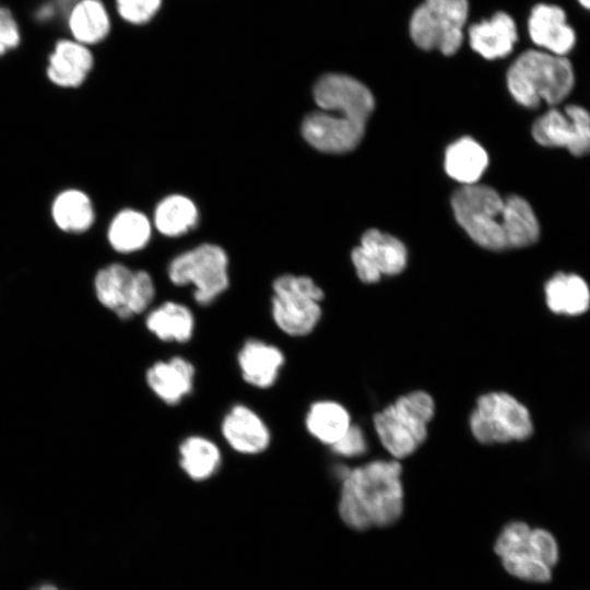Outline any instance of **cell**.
Returning a JSON list of instances; mask_svg holds the SVG:
<instances>
[{"label":"cell","mask_w":590,"mask_h":590,"mask_svg":"<svg viewBox=\"0 0 590 590\" xmlns=\"http://www.w3.org/2000/svg\"><path fill=\"white\" fill-rule=\"evenodd\" d=\"M402 467L377 459L349 469L341 479L339 515L355 530L394 523L403 511Z\"/></svg>","instance_id":"obj_2"},{"label":"cell","mask_w":590,"mask_h":590,"mask_svg":"<svg viewBox=\"0 0 590 590\" xmlns=\"http://www.w3.org/2000/svg\"><path fill=\"white\" fill-rule=\"evenodd\" d=\"M505 199L485 185L462 186L451 197L457 222L479 246L507 250L504 220Z\"/></svg>","instance_id":"obj_5"},{"label":"cell","mask_w":590,"mask_h":590,"mask_svg":"<svg viewBox=\"0 0 590 590\" xmlns=\"http://www.w3.org/2000/svg\"><path fill=\"white\" fill-rule=\"evenodd\" d=\"M145 326L164 342L186 343L192 338L194 317L184 304L165 302L149 312Z\"/></svg>","instance_id":"obj_24"},{"label":"cell","mask_w":590,"mask_h":590,"mask_svg":"<svg viewBox=\"0 0 590 590\" xmlns=\"http://www.w3.org/2000/svg\"><path fill=\"white\" fill-rule=\"evenodd\" d=\"M119 16L131 24L149 22L161 7L162 0H115Z\"/></svg>","instance_id":"obj_31"},{"label":"cell","mask_w":590,"mask_h":590,"mask_svg":"<svg viewBox=\"0 0 590 590\" xmlns=\"http://www.w3.org/2000/svg\"><path fill=\"white\" fill-rule=\"evenodd\" d=\"M534 141L545 148H560L575 157L590 154V111L578 104L563 110L551 107L531 127Z\"/></svg>","instance_id":"obj_11"},{"label":"cell","mask_w":590,"mask_h":590,"mask_svg":"<svg viewBox=\"0 0 590 590\" xmlns=\"http://www.w3.org/2000/svg\"><path fill=\"white\" fill-rule=\"evenodd\" d=\"M22 43V28L14 12L0 4V58L16 50Z\"/></svg>","instance_id":"obj_30"},{"label":"cell","mask_w":590,"mask_h":590,"mask_svg":"<svg viewBox=\"0 0 590 590\" xmlns=\"http://www.w3.org/2000/svg\"><path fill=\"white\" fill-rule=\"evenodd\" d=\"M34 590H59V589L52 585L47 583V585H42L35 588Z\"/></svg>","instance_id":"obj_36"},{"label":"cell","mask_w":590,"mask_h":590,"mask_svg":"<svg viewBox=\"0 0 590 590\" xmlns=\"http://www.w3.org/2000/svg\"><path fill=\"white\" fill-rule=\"evenodd\" d=\"M330 447L338 456L353 458L367 451V440L363 429L356 424H351L341 438Z\"/></svg>","instance_id":"obj_32"},{"label":"cell","mask_w":590,"mask_h":590,"mask_svg":"<svg viewBox=\"0 0 590 590\" xmlns=\"http://www.w3.org/2000/svg\"><path fill=\"white\" fill-rule=\"evenodd\" d=\"M193 365L181 356L154 363L145 374L153 393L168 405H177L191 393L194 380Z\"/></svg>","instance_id":"obj_17"},{"label":"cell","mask_w":590,"mask_h":590,"mask_svg":"<svg viewBox=\"0 0 590 590\" xmlns=\"http://www.w3.org/2000/svg\"><path fill=\"white\" fill-rule=\"evenodd\" d=\"M305 424L312 437L324 445L332 446L352 423L349 411L342 404L322 400L310 405Z\"/></svg>","instance_id":"obj_27"},{"label":"cell","mask_w":590,"mask_h":590,"mask_svg":"<svg viewBox=\"0 0 590 590\" xmlns=\"http://www.w3.org/2000/svg\"><path fill=\"white\" fill-rule=\"evenodd\" d=\"M243 379L259 389L273 386L284 364L282 351L257 339L247 340L237 354Z\"/></svg>","instance_id":"obj_18"},{"label":"cell","mask_w":590,"mask_h":590,"mask_svg":"<svg viewBox=\"0 0 590 590\" xmlns=\"http://www.w3.org/2000/svg\"><path fill=\"white\" fill-rule=\"evenodd\" d=\"M488 165L484 148L470 137L451 143L445 153V170L452 179L470 186L477 184Z\"/></svg>","instance_id":"obj_23"},{"label":"cell","mask_w":590,"mask_h":590,"mask_svg":"<svg viewBox=\"0 0 590 590\" xmlns=\"http://www.w3.org/2000/svg\"><path fill=\"white\" fill-rule=\"evenodd\" d=\"M94 291L99 304L120 319L145 311L155 295L153 280L146 271H133L121 263L99 269L94 278Z\"/></svg>","instance_id":"obj_10"},{"label":"cell","mask_w":590,"mask_h":590,"mask_svg":"<svg viewBox=\"0 0 590 590\" xmlns=\"http://www.w3.org/2000/svg\"><path fill=\"white\" fill-rule=\"evenodd\" d=\"M50 216L59 231L81 234L94 224L95 210L86 192L79 188H66L55 196L50 204Z\"/></svg>","instance_id":"obj_22"},{"label":"cell","mask_w":590,"mask_h":590,"mask_svg":"<svg viewBox=\"0 0 590 590\" xmlns=\"http://www.w3.org/2000/svg\"><path fill=\"white\" fill-rule=\"evenodd\" d=\"M495 553L500 557L533 560L553 568L559 557L555 538L545 529H532L523 521L508 523L499 533L494 544Z\"/></svg>","instance_id":"obj_13"},{"label":"cell","mask_w":590,"mask_h":590,"mask_svg":"<svg viewBox=\"0 0 590 590\" xmlns=\"http://www.w3.org/2000/svg\"><path fill=\"white\" fill-rule=\"evenodd\" d=\"M63 22L68 36L87 47L103 42L110 32V17L102 0H78Z\"/></svg>","instance_id":"obj_21"},{"label":"cell","mask_w":590,"mask_h":590,"mask_svg":"<svg viewBox=\"0 0 590 590\" xmlns=\"http://www.w3.org/2000/svg\"><path fill=\"white\" fill-rule=\"evenodd\" d=\"M469 427L475 440L483 445L522 441L533 434L528 408L505 391L480 396L470 414Z\"/></svg>","instance_id":"obj_6"},{"label":"cell","mask_w":590,"mask_h":590,"mask_svg":"<svg viewBox=\"0 0 590 590\" xmlns=\"http://www.w3.org/2000/svg\"><path fill=\"white\" fill-rule=\"evenodd\" d=\"M221 432L232 449L244 455L264 451L271 435L263 420L250 408L236 404L224 415Z\"/></svg>","instance_id":"obj_16"},{"label":"cell","mask_w":590,"mask_h":590,"mask_svg":"<svg viewBox=\"0 0 590 590\" xmlns=\"http://www.w3.org/2000/svg\"><path fill=\"white\" fill-rule=\"evenodd\" d=\"M150 220L141 212L125 209L111 220L107 239L111 248L121 253L142 249L151 237Z\"/></svg>","instance_id":"obj_26"},{"label":"cell","mask_w":590,"mask_h":590,"mask_svg":"<svg viewBox=\"0 0 590 590\" xmlns=\"http://www.w3.org/2000/svg\"><path fill=\"white\" fill-rule=\"evenodd\" d=\"M198 222V209L186 196L172 194L164 198L155 208L154 225L168 237L187 233Z\"/></svg>","instance_id":"obj_29"},{"label":"cell","mask_w":590,"mask_h":590,"mask_svg":"<svg viewBox=\"0 0 590 590\" xmlns=\"http://www.w3.org/2000/svg\"><path fill=\"white\" fill-rule=\"evenodd\" d=\"M33 15L34 20L42 24L51 23L61 17L58 10L48 0L39 2L35 7Z\"/></svg>","instance_id":"obj_33"},{"label":"cell","mask_w":590,"mask_h":590,"mask_svg":"<svg viewBox=\"0 0 590 590\" xmlns=\"http://www.w3.org/2000/svg\"><path fill=\"white\" fill-rule=\"evenodd\" d=\"M94 66L90 47L67 37L58 38L48 54L45 74L48 81L60 88L80 87Z\"/></svg>","instance_id":"obj_15"},{"label":"cell","mask_w":590,"mask_h":590,"mask_svg":"<svg viewBox=\"0 0 590 590\" xmlns=\"http://www.w3.org/2000/svg\"><path fill=\"white\" fill-rule=\"evenodd\" d=\"M507 87L522 107L538 108L542 103L555 107L573 92L576 73L568 57L533 48L521 52L507 70Z\"/></svg>","instance_id":"obj_3"},{"label":"cell","mask_w":590,"mask_h":590,"mask_svg":"<svg viewBox=\"0 0 590 590\" xmlns=\"http://www.w3.org/2000/svg\"><path fill=\"white\" fill-rule=\"evenodd\" d=\"M517 40V24L506 12H497L489 20L473 24L469 28L472 49L485 59L494 60L508 56Z\"/></svg>","instance_id":"obj_19"},{"label":"cell","mask_w":590,"mask_h":590,"mask_svg":"<svg viewBox=\"0 0 590 590\" xmlns=\"http://www.w3.org/2000/svg\"><path fill=\"white\" fill-rule=\"evenodd\" d=\"M545 303L556 315L579 316L590 307V288L577 273L558 271L544 284Z\"/></svg>","instance_id":"obj_20"},{"label":"cell","mask_w":590,"mask_h":590,"mask_svg":"<svg viewBox=\"0 0 590 590\" xmlns=\"http://www.w3.org/2000/svg\"><path fill=\"white\" fill-rule=\"evenodd\" d=\"M228 258L214 244H202L175 257L168 266V278L178 286L192 284L193 298L202 306L213 303L228 287Z\"/></svg>","instance_id":"obj_9"},{"label":"cell","mask_w":590,"mask_h":590,"mask_svg":"<svg viewBox=\"0 0 590 590\" xmlns=\"http://www.w3.org/2000/svg\"><path fill=\"white\" fill-rule=\"evenodd\" d=\"M435 414V401L424 390L399 397L373 416L380 444L393 459L414 453L427 438V426Z\"/></svg>","instance_id":"obj_4"},{"label":"cell","mask_w":590,"mask_h":590,"mask_svg":"<svg viewBox=\"0 0 590 590\" xmlns=\"http://www.w3.org/2000/svg\"><path fill=\"white\" fill-rule=\"evenodd\" d=\"M60 13L62 20L69 9L78 1V0H48Z\"/></svg>","instance_id":"obj_34"},{"label":"cell","mask_w":590,"mask_h":590,"mask_svg":"<svg viewBox=\"0 0 590 590\" xmlns=\"http://www.w3.org/2000/svg\"><path fill=\"white\" fill-rule=\"evenodd\" d=\"M577 2L582 9L590 12V0H577Z\"/></svg>","instance_id":"obj_35"},{"label":"cell","mask_w":590,"mask_h":590,"mask_svg":"<svg viewBox=\"0 0 590 590\" xmlns=\"http://www.w3.org/2000/svg\"><path fill=\"white\" fill-rule=\"evenodd\" d=\"M468 12V0H425L412 14L410 35L417 47L451 56L462 44Z\"/></svg>","instance_id":"obj_8"},{"label":"cell","mask_w":590,"mask_h":590,"mask_svg":"<svg viewBox=\"0 0 590 590\" xmlns=\"http://www.w3.org/2000/svg\"><path fill=\"white\" fill-rule=\"evenodd\" d=\"M527 28L538 49L556 56L567 57L577 43L576 31L570 25L566 11L557 4H535L528 16Z\"/></svg>","instance_id":"obj_14"},{"label":"cell","mask_w":590,"mask_h":590,"mask_svg":"<svg viewBox=\"0 0 590 590\" xmlns=\"http://www.w3.org/2000/svg\"><path fill=\"white\" fill-rule=\"evenodd\" d=\"M504 220L508 249L529 247L539 240L540 222L524 198L518 194L505 198Z\"/></svg>","instance_id":"obj_25"},{"label":"cell","mask_w":590,"mask_h":590,"mask_svg":"<svg viewBox=\"0 0 590 590\" xmlns=\"http://www.w3.org/2000/svg\"><path fill=\"white\" fill-rule=\"evenodd\" d=\"M351 259L357 278L373 284L382 275L401 273L406 267L408 251L397 237L371 228L363 234L361 245L352 250Z\"/></svg>","instance_id":"obj_12"},{"label":"cell","mask_w":590,"mask_h":590,"mask_svg":"<svg viewBox=\"0 0 590 590\" xmlns=\"http://www.w3.org/2000/svg\"><path fill=\"white\" fill-rule=\"evenodd\" d=\"M179 464L193 481H204L213 476L222 461L219 447L202 436H190L179 446Z\"/></svg>","instance_id":"obj_28"},{"label":"cell","mask_w":590,"mask_h":590,"mask_svg":"<svg viewBox=\"0 0 590 590\" xmlns=\"http://www.w3.org/2000/svg\"><path fill=\"white\" fill-rule=\"evenodd\" d=\"M271 314L276 327L291 337H305L321 319L323 291L306 275L283 274L272 284Z\"/></svg>","instance_id":"obj_7"},{"label":"cell","mask_w":590,"mask_h":590,"mask_svg":"<svg viewBox=\"0 0 590 590\" xmlns=\"http://www.w3.org/2000/svg\"><path fill=\"white\" fill-rule=\"evenodd\" d=\"M314 99L320 110L304 118V139L326 153L339 154L355 149L375 107L368 87L350 75L328 73L316 82Z\"/></svg>","instance_id":"obj_1"}]
</instances>
